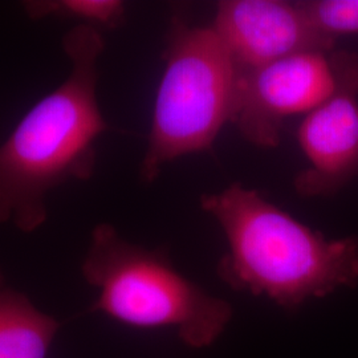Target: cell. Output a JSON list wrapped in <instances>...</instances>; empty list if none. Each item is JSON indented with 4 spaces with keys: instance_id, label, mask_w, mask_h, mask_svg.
<instances>
[{
    "instance_id": "1",
    "label": "cell",
    "mask_w": 358,
    "mask_h": 358,
    "mask_svg": "<svg viewBox=\"0 0 358 358\" xmlns=\"http://www.w3.org/2000/svg\"><path fill=\"white\" fill-rule=\"evenodd\" d=\"M62 45L71 64L68 76L0 145V224L28 234L48 219L47 199L55 189L93 177L96 143L110 129L97 97L105 50L100 29L77 24Z\"/></svg>"
},
{
    "instance_id": "2",
    "label": "cell",
    "mask_w": 358,
    "mask_h": 358,
    "mask_svg": "<svg viewBox=\"0 0 358 358\" xmlns=\"http://www.w3.org/2000/svg\"><path fill=\"white\" fill-rule=\"evenodd\" d=\"M201 207L226 236L217 273L234 291L297 312L309 300L357 287V236L331 239L239 182L203 194Z\"/></svg>"
},
{
    "instance_id": "3",
    "label": "cell",
    "mask_w": 358,
    "mask_h": 358,
    "mask_svg": "<svg viewBox=\"0 0 358 358\" xmlns=\"http://www.w3.org/2000/svg\"><path fill=\"white\" fill-rule=\"evenodd\" d=\"M99 296L92 310L137 329H174L192 349L214 345L234 309L174 267L165 251L130 243L109 223L97 224L81 264Z\"/></svg>"
},
{
    "instance_id": "4",
    "label": "cell",
    "mask_w": 358,
    "mask_h": 358,
    "mask_svg": "<svg viewBox=\"0 0 358 358\" xmlns=\"http://www.w3.org/2000/svg\"><path fill=\"white\" fill-rule=\"evenodd\" d=\"M165 63L145 155L143 183L182 157L210 153L222 129L232 122L238 69L211 26H190L174 15L162 52Z\"/></svg>"
},
{
    "instance_id": "5",
    "label": "cell",
    "mask_w": 358,
    "mask_h": 358,
    "mask_svg": "<svg viewBox=\"0 0 358 358\" xmlns=\"http://www.w3.org/2000/svg\"><path fill=\"white\" fill-rule=\"evenodd\" d=\"M331 53H297L239 76L231 124L245 141L279 146L285 120L307 115L332 96L337 76Z\"/></svg>"
},
{
    "instance_id": "6",
    "label": "cell",
    "mask_w": 358,
    "mask_h": 358,
    "mask_svg": "<svg viewBox=\"0 0 358 358\" xmlns=\"http://www.w3.org/2000/svg\"><path fill=\"white\" fill-rule=\"evenodd\" d=\"M331 57L336 90L304 115L296 133L308 161L294 179L301 198L334 196L358 179V55L334 50Z\"/></svg>"
},
{
    "instance_id": "7",
    "label": "cell",
    "mask_w": 358,
    "mask_h": 358,
    "mask_svg": "<svg viewBox=\"0 0 358 358\" xmlns=\"http://www.w3.org/2000/svg\"><path fill=\"white\" fill-rule=\"evenodd\" d=\"M211 27L230 53L239 76L304 52L334 51L299 1L222 0Z\"/></svg>"
},
{
    "instance_id": "8",
    "label": "cell",
    "mask_w": 358,
    "mask_h": 358,
    "mask_svg": "<svg viewBox=\"0 0 358 358\" xmlns=\"http://www.w3.org/2000/svg\"><path fill=\"white\" fill-rule=\"evenodd\" d=\"M59 328L10 285L0 269V358H47Z\"/></svg>"
},
{
    "instance_id": "9",
    "label": "cell",
    "mask_w": 358,
    "mask_h": 358,
    "mask_svg": "<svg viewBox=\"0 0 358 358\" xmlns=\"http://www.w3.org/2000/svg\"><path fill=\"white\" fill-rule=\"evenodd\" d=\"M23 8L35 20L60 17L97 29L117 28L127 17V7L121 0H32L24 1Z\"/></svg>"
},
{
    "instance_id": "10",
    "label": "cell",
    "mask_w": 358,
    "mask_h": 358,
    "mask_svg": "<svg viewBox=\"0 0 358 358\" xmlns=\"http://www.w3.org/2000/svg\"><path fill=\"white\" fill-rule=\"evenodd\" d=\"M310 22L324 35L334 38L358 34V0L299 1Z\"/></svg>"
}]
</instances>
